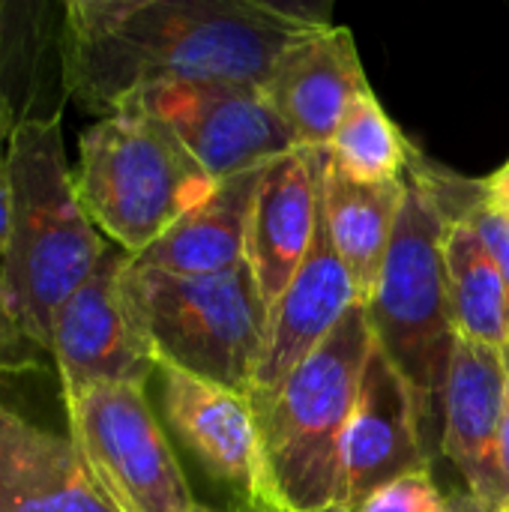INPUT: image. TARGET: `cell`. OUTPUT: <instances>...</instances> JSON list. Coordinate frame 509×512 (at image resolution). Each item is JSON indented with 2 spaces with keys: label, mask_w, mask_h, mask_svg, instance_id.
Wrapping results in <instances>:
<instances>
[{
  "label": "cell",
  "mask_w": 509,
  "mask_h": 512,
  "mask_svg": "<svg viewBox=\"0 0 509 512\" xmlns=\"http://www.w3.org/2000/svg\"><path fill=\"white\" fill-rule=\"evenodd\" d=\"M66 21L69 96L99 120L162 84L264 87L294 45L333 27L330 3L300 0H66Z\"/></svg>",
  "instance_id": "1"
},
{
  "label": "cell",
  "mask_w": 509,
  "mask_h": 512,
  "mask_svg": "<svg viewBox=\"0 0 509 512\" xmlns=\"http://www.w3.org/2000/svg\"><path fill=\"white\" fill-rule=\"evenodd\" d=\"M6 168L3 306L24 366L51 363V321L99 267L108 240L75 192L63 120L18 129L6 141Z\"/></svg>",
  "instance_id": "2"
},
{
  "label": "cell",
  "mask_w": 509,
  "mask_h": 512,
  "mask_svg": "<svg viewBox=\"0 0 509 512\" xmlns=\"http://www.w3.org/2000/svg\"><path fill=\"white\" fill-rule=\"evenodd\" d=\"M447 216L429 189L405 171V198L366 318L375 345L411 387L423 441L435 456L444 429V384L456 348V321L444 267Z\"/></svg>",
  "instance_id": "3"
},
{
  "label": "cell",
  "mask_w": 509,
  "mask_h": 512,
  "mask_svg": "<svg viewBox=\"0 0 509 512\" xmlns=\"http://www.w3.org/2000/svg\"><path fill=\"white\" fill-rule=\"evenodd\" d=\"M372 345L366 309L357 303L258 417L267 477L282 512L339 510L342 447Z\"/></svg>",
  "instance_id": "4"
},
{
  "label": "cell",
  "mask_w": 509,
  "mask_h": 512,
  "mask_svg": "<svg viewBox=\"0 0 509 512\" xmlns=\"http://www.w3.org/2000/svg\"><path fill=\"white\" fill-rule=\"evenodd\" d=\"M72 183L102 237L132 258L216 189L183 141L135 105L81 132Z\"/></svg>",
  "instance_id": "5"
},
{
  "label": "cell",
  "mask_w": 509,
  "mask_h": 512,
  "mask_svg": "<svg viewBox=\"0 0 509 512\" xmlns=\"http://www.w3.org/2000/svg\"><path fill=\"white\" fill-rule=\"evenodd\" d=\"M129 291L159 363L249 396L270 318L249 264L174 276L138 267L132 258Z\"/></svg>",
  "instance_id": "6"
},
{
  "label": "cell",
  "mask_w": 509,
  "mask_h": 512,
  "mask_svg": "<svg viewBox=\"0 0 509 512\" xmlns=\"http://www.w3.org/2000/svg\"><path fill=\"white\" fill-rule=\"evenodd\" d=\"M0 512H120L78 447L54 363L0 369Z\"/></svg>",
  "instance_id": "7"
},
{
  "label": "cell",
  "mask_w": 509,
  "mask_h": 512,
  "mask_svg": "<svg viewBox=\"0 0 509 512\" xmlns=\"http://www.w3.org/2000/svg\"><path fill=\"white\" fill-rule=\"evenodd\" d=\"M69 414L96 483L120 512L198 510L144 387H93L69 399Z\"/></svg>",
  "instance_id": "8"
},
{
  "label": "cell",
  "mask_w": 509,
  "mask_h": 512,
  "mask_svg": "<svg viewBox=\"0 0 509 512\" xmlns=\"http://www.w3.org/2000/svg\"><path fill=\"white\" fill-rule=\"evenodd\" d=\"M132 255L108 243L90 279L51 321V363L66 399L102 384L144 387L159 372V357L129 291Z\"/></svg>",
  "instance_id": "9"
},
{
  "label": "cell",
  "mask_w": 509,
  "mask_h": 512,
  "mask_svg": "<svg viewBox=\"0 0 509 512\" xmlns=\"http://www.w3.org/2000/svg\"><path fill=\"white\" fill-rule=\"evenodd\" d=\"M123 105H135L162 120L216 183L252 168H264L297 150L291 129L255 84H162L135 93Z\"/></svg>",
  "instance_id": "10"
},
{
  "label": "cell",
  "mask_w": 509,
  "mask_h": 512,
  "mask_svg": "<svg viewBox=\"0 0 509 512\" xmlns=\"http://www.w3.org/2000/svg\"><path fill=\"white\" fill-rule=\"evenodd\" d=\"M162 408L174 435L201 462V468L234 489L255 512H282L276 504L261 429L249 396L210 384L168 363H159Z\"/></svg>",
  "instance_id": "11"
},
{
  "label": "cell",
  "mask_w": 509,
  "mask_h": 512,
  "mask_svg": "<svg viewBox=\"0 0 509 512\" xmlns=\"http://www.w3.org/2000/svg\"><path fill=\"white\" fill-rule=\"evenodd\" d=\"M357 303L360 300L354 282L330 243L321 204L312 249L291 285L270 306L264 351L249 384V402L255 408V417L267 411V405L276 399L291 372L330 339V333Z\"/></svg>",
  "instance_id": "12"
},
{
  "label": "cell",
  "mask_w": 509,
  "mask_h": 512,
  "mask_svg": "<svg viewBox=\"0 0 509 512\" xmlns=\"http://www.w3.org/2000/svg\"><path fill=\"white\" fill-rule=\"evenodd\" d=\"M432 462L411 387L387 354L372 345L342 447L339 510H357L381 486L414 471H432Z\"/></svg>",
  "instance_id": "13"
},
{
  "label": "cell",
  "mask_w": 509,
  "mask_h": 512,
  "mask_svg": "<svg viewBox=\"0 0 509 512\" xmlns=\"http://www.w3.org/2000/svg\"><path fill=\"white\" fill-rule=\"evenodd\" d=\"M507 354L456 339L444 384L441 453L462 474L468 495L486 512L507 510L498 471V432L507 399Z\"/></svg>",
  "instance_id": "14"
},
{
  "label": "cell",
  "mask_w": 509,
  "mask_h": 512,
  "mask_svg": "<svg viewBox=\"0 0 509 512\" xmlns=\"http://www.w3.org/2000/svg\"><path fill=\"white\" fill-rule=\"evenodd\" d=\"M327 150L297 147L267 165L249 216L246 264L273 306L303 267L321 204H324Z\"/></svg>",
  "instance_id": "15"
},
{
  "label": "cell",
  "mask_w": 509,
  "mask_h": 512,
  "mask_svg": "<svg viewBox=\"0 0 509 512\" xmlns=\"http://www.w3.org/2000/svg\"><path fill=\"white\" fill-rule=\"evenodd\" d=\"M66 0H0V138L63 120L69 96Z\"/></svg>",
  "instance_id": "16"
},
{
  "label": "cell",
  "mask_w": 509,
  "mask_h": 512,
  "mask_svg": "<svg viewBox=\"0 0 509 512\" xmlns=\"http://www.w3.org/2000/svg\"><path fill=\"white\" fill-rule=\"evenodd\" d=\"M369 87L354 33L333 24L294 45L261 87L297 147L327 150L348 105Z\"/></svg>",
  "instance_id": "17"
},
{
  "label": "cell",
  "mask_w": 509,
  "mask_h": 512,
  "mask_svg": "<svg viewBox=\"0 0 509 512\" xmlns=\"http://www.w3.org/2000/svg\"><path fill=\"white\" fill-rule=\"evenodd\" d=\"M264 171L267 165L219 180L216 189L141 252L135 264L174 276H210L246 264L249 216Z\"/></svg>",
  "instance_id": "18"
},
{
  "label": "cell",
  "mask_w": 509,
  "mask_h": 512,
  "mask_svg": "<svg viewBox=\"0 0 509 512\" xmlns=\"http://www.w3.org/2000/svg\"><path fill=\"white\" fill-rule=\"evenodd\" d=\"M405 180L396 183H354L342 177L327 156L324 177V222L336 255L342 258L357 300L366 306L381 279L387 252L393 246Z\"/></svg>",
  "instance_id": "19"
},
{
  "label": "cell",
  "mask_w": 509,
  "mask_h": 512,
  "mask_svg": "<svg viewBox=\"0 0 509 512\" xmlns=\"http://www.w3.org/2000/svg\"><path fill=\"white\" fill-rule=\"evenodd\" d=\"M444 267L456 333L468 342L509 351V291L504 276L465 222L447 219Z\"/></svg>",
  "instance_id": "20"
},
{
  "label": "cell",
  "mask_w": 509,
  "mask_h": 512,
  "mask_svg": "<svg viewBox=\"0 0 509 512\" xmlns=\"http://www.w3.org/2000/svg\"><path fill=\"white\" fill-rule=\"evenodd\" d=\"M414 144L402 135L384 111L372 87L348 105L330 147V165L354 183H396L405 180Z\"/></svg>",
  "instance_id": "21"
},
{
  "label": "cell",
  "mask_w": 509,
  "mask_h": 512,
  "mask_svg": "<svg viewBox=\"0 0 509 512\" xmlns=\"http://www.w3.org/2000/svg\"><path fill=\"white\" fill-rule=\"evenodd\" d=\"M408 171L429 189V195L435 198V204L441 207V213L447 219L465 222L480 237V243L495 258L509 291V219H504L501 213H495L486 204L483 183L474 177H462L441 162H432L417 147L411 150Z\"/></svg>",
  "instance_id": "22"
},
{
  "label": "cell",
  "mask_w": 509,
  "mask_h": 512,
  "mask_svg": "<svg viewBox=\"0 0 509 512\" xmlns=\"http://www.w3.org/2000/svg\"><path fill=\"white\" fill-rule=\"evenodd\" d=\"M351 512H459V495H444L432 471H414L381 486Z\"/></svg>",
  "instance_id": "23"
},
{
  "label": "cell",
  "mask_w": 509,
  "mask_h": 512,
  "mask_svg": "<svg viewBox=\"0 0 509 512\" xmlns=\"http://www.w3.org/2000/svg\"><path fill=\"white\" fill-rule=\"evenodd\" d=\"M9 243V168H6V141L0 138V369L24 366L18 354V342L12 336L6 306H3V258Z\"/></svg>",
  "instance_id": "24"
},
{
  "label": "cell",
  "mask_w": 509,
  "mask_h": 512,
  "mask_svg": "<svg viewBox=\"0 0 509 512\" xmlns=\"http://www.w3.org/2000/svg\"><path fill=\"white\" fill-rule=\"evenodd\" d=\"M480 183H483V198H486V204H489L495 213H501L504 219H509V159L495 171V174L483 177Z\"/></svg>",
  "instance_id": "25"
},
{
  "label": "cell",
  "mask_w": 509,
  "mask_h": 512,
  "mask_svg": "<svg viewBox=\"0 0 509 512\" xmlns=\"http://www.w3.org/2000/svg\"><path fill=\"white\" fill-rule=\"evenodd\" d=\"M498 471L504 483V498L509 512V354H507V399H504V417H501V432H498Z\"/></svg>",
  "instance_id": "26"
},
{
  "label": "cell",
  "mask_w": 509,
  "mask_h": 512,
  "mask_svg": "<svg viewBox=\"0 0 509 512\" xmlns=\"http://www.w3.org/2000/svg\"><path fill=\"white\" fill-rule=\"evenodd\" d=\"M459 512H486V510H483V507H480V504L465 492V495H459Z\"/></svg>",
  "instance_id": "27"
},
{
  "label": "cell",
  "mask_w": 509,
  "mask_h": 512,
  "mask_svg": "<svg viewBox=\"0 0 509 512\" xmlns=\"http://www.w3.org/2000/svg\"><path fill=\"white\" fill-rule=\"evenodd\" d=\"M195 512H216V510H207V507H201V504H198V510Z\"/></svg>",
  "instance_id": "28"
}]
</instances>
